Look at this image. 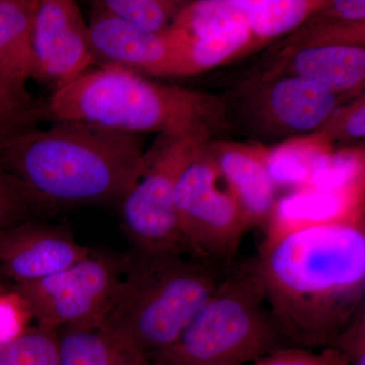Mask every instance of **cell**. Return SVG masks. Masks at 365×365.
<instances>
[{"mask_svg": "<svg viewBox=\"0 0 365 365\" xmlns=\"http://www.w3.org/2000/svg\"><path fill=\"white\" fill-rule=\"evenodd\" d=\"M283 339L332 347L364 307V222L319 223L269 239L257 259Z\"/></svg>", "mask_w": 365, "mask_h": 365, "instance_id": "1", "label": "cell"}, {"mask_svg": "<svg viewBox=\"0 0 365 365\" xmlns=\"http://www.w3.org/2000/svg\"><path fill=\"white\" fill-rule=\"evenodd\" d=\"M146 167L141 134L81 121L34 129L0 150V168L56 209L119 205Z\"/></svg>", "mask_w": 365, "mask_h": 365, "instance_id": "2", "label": "cell"}, {"mask_svg": "<svg viewBox=\"0 0 365 365\" xmlns=\"http://www.w3.org/2000/svg\"><path fill=\"white\" fill-rule=\"evenodd\" d=\"M46 103L53 122L207 139L230 131L225 96L165 85L119 67L91 68Z\"/></svg>", "mask_w": 365, "mask_h": 365, "instance_id": "3", "label": "cell"}, {"mask_svg": "<svg viewBox=\"0 0 365 365\" xmlns=\"http://www.w3.org/2000/svg\"><path fill=\"white\" fill-rule=\"evenodd\" d=\"M227 268L179 254L125 257L116 294L98 329L145 355L172 347Z\"/></svg>", "mask_w": 365, "mask_h": 365, "instance_id": "4", "label": "cell"}, {"mask_svg": "<svg viewBox=\"0 0 365 365\" xmlns=\"http://www.w3.org/2000/svg\"><path fill=\"white\" fill-rule=\"evenodd\" d=\"M258 261L227 268L215 292L158 365H249L284 347Z\"/></svg>", "mask_w": 365, "mask_h": 365, "instance_id": "5", "label": "cell"}, {"mask_svg": "<svg viewBox=\"0 0 365 365\" xmlns=\"http://www.w3.org/2000/svg\"><path fill=\"white\" fill-rule=\"evenodd\" d=\"M202 137L158 135L146 150L148 167L119 204L125 235L139 254L187 255L176 207L178 178L204 143Z\"/></svg>", "mask_w": 365, "mask_h": 365, "instance_id": "6", "label": "cell"}, {"mask_svg": "<svg viewBox=\"0 0 365 365\" xmlns=\"http://www.w3.org/2000/svg\"><path fill=\"white\" fill-rule=\"evenodd\" d=\"M223 96L230 131L237 127L255 138L282 141L318 131L351 100L317 81L292 76H254Z\"/></svg>", "mask_w": 365, "mask_h": 365, "instance_id": "7", "label": "cell"}, {"mask_svg": "<svg viewBox=\"0 0 365 365\" xmlns=\"http://www.w3.org/2000/svg\"><path fill=\"white\" fill-rule=\"evenodd\" d=\"M209 141L178 178L175 207L189 256L227 269L252 228L232 194L220 188Z\"/></svg>", "mask_w": 365, "mask_h": 365, "instance_id": "8", "label": "cell"}, {"mask_svg": "<svg viewBox=\"0 0 365 365\" xmlns=\"http://www.w3.org/2000/svg\"><path fill=\"white\" fill-rule=\"evenodd\" d=\"M124 258L93 253L76 265L28 284L11 285L26 302L36 325L98 328L124 270Z\"/></svg>", "mask_w": 365, "mask_h": 365, "instance_id": "9", "label": "cell"}, {"mask_svg": "<svg viewBox=\"0 0 365 365\" xmlns=\"http://www.w3.org/2000/svg\"><path fill=\"white\" fill-rule=\"evenodd\" d=\"M32 48V78L53 93L97 67L88 24L72 0L38 1Z\"/></svg>", "mask_w": 365, "mask_h": 365, "instance_id": "10", "label": "cell"}, {"mask_svg": "<svg viewBox=\"0 0 365 365\" xmlns=\"http://www.w3.org/2000/svg\"><path fill=\"white\" fill-rule=\"evenodd\" d=\"M88 24L97 67H119L146 78H182L176 29L145 32L95 6Z\"/></svg>", "mask_w": 365, "mask_h": 365, "instance_id": "11", "label": "cell"}, {"mask_svg": "<svg viewBox=\"0 0 365 365\" xmlns=\"http://www.w3.org/2000/svg\"><path fill=\"white\" fill-rule=\"evenodd\" d=\"M93 253L66 228L26 220L0 232V275L11 285L54 275Z\"/></svg>", "mask_w": 365, "mask_h": 365, "instance_id": "12", "label": "cell"}, {"mask_svg": "<svg viewBox=\"0 0 365 365\" xmlns=\"http://www.w3.org/2000/svg\"><path fill=\"white\" fill-rule=\"evenodd\" d=\"M208 148L220 179L239 204L250 227L268 225L277 203V188L264 162L262 143L218 138L209 141Z\"/></svg>", "mask_w": 365, "mask_h": 365, "instance_id": "13", "label": "cell"}, {"mask_svg": "<svg viewBox=\"0 0 365 365\" xmlns=\"http://www.w3.org/2000/svg\"><path fill=\"white\" fill-rule=\"evenodd\" d=\"M283 76L311 79L339 95L357 97L364 88V45L332 44L297 50L276 60L256 78Z\"/></svg>", "mask_w": 365, "mask_h": 365, "instance_id": "14", "label": "cell"}, {"mask_svg": "<svg viewBox=\"0 0 365 365\" xmlns=\"http://www.w3.org/2000/svg\"><path fill=\"white\" fill-rule=\"evenodd\" d=\"M364 194V186L337 192L294 190L277 200L269 222V239L319 223L361 222Z\"/></svg>", "mask_w": 365, "mask_h": 365, "instance_id": "15", "label": "cell"}, {"mask_svg": "<svg viewBox=\"0 0 365 365\" xmlns=\"http://www.w3.org/2000/svg\"><path fill=\"white\" fill-rule=\"evenodd\" d=\"M38 1L0 0V73L21 86L32 78V33Z\"/></svg>", "mask_w": 365, "mask_h": 365, "instance_id": "16", "label": "cell"}, {"mask_svg": "<svg viewBox=\"0 0 365 365\" xmlns=\"http://www.w3.org/2000/svg\"><path fill=\"white\" fill-rule=\"evenodd\" d=\"M57 343L59 365H151L143 353L98 328L60 329Z\"/></svg>", "mask_w": 365, "mask_h": 365, "instance_id": "17", "label": "cell"}, {"mask_svg": "<svg viewBox=\"0 0 365 365\" xmlns=\"http://www.w3.org/2000/svg\"><path fill=\"white\" fill-rule=\"evenodd\" d=\"M177 30L181 35L182 78L234 61L257 48L246 23L232 24L199 37Z\"/></svg>", "mask_w": 365, "mask_h": 365, "instance_id": "18", "label": "cell"}, {"mask_svg": "<svg viewBox=\"0 0 365 365\" xmlns=\"http://www.w3.org/2000/svg\"><path fill=\"white\" fill-rule=\"evenodd\" d=\"M334 148L319 133L292 137L273 148L262 144L264 162L276 188L307 186L314 170Z\"/></svg>", "mask_w": 365, "mask_h": 365, "instance_id": "19", "label": "cell"}, {"mask_svg": "<svg viewBox=\"0 0 365 365\" xmlns=\"http://www.w3.org/2000/svg\"><path fill=\"white\" fill-rule=\"evenodd\" d=\"M327 0H245V19L256 47L294 32Z\"/></svg>", "mask_w": 365, "mask_h": 365, "instance_id": "20", "label": "cell"}, {"mask_svg": "<svg viewBox=\"0 0 365 365\" xmlns=\"http://www.w3.org/2000/svg\"><path fill=\"white\" fill-rule=\"evenodd\" d=\"M47 120V103L0 73V150Z\"/></svg>", "mask_w": 365, "mask_h": 365, "instance_id": "21", "label": "cell"}, {"mask_svg": "<svg viewBox=\"0 0 365 365\" xmlns=\"http://www.w3.org/2000/svg\"><path fill=\"white\" fill-rule=\"evenodd\" d=\"M187 1L177 0H97L91 6L150 33L169 30Z\"/></svg>", "mask_w": 365, "mask_h": 365, "instance_id": "22", "label": "cell"}, {"mask_svg": "<svg viewBox=\"0 0 365 365\" xmlns=\"http://www.w3.org/2000/svg\"><path fill=\"white\" fill-rule=\"evenodd\" d=\"M360 186H364V150L352 146L327 155L302 189L337 192Z\"/></svg>", "mask_w": 365, "mask_h": 365, "instance_id": "23", "label": "cell"}, {"mask_svg": "<svg viewBox=\"0 0 365 365\" xmlns=\"http://www.w3.org/2000/svg\"><path fill=\"white\" fill-rule=\"evenodd\" d=\"M56 210L36 195L18 178L0 168V232Z\"/></svg>", "mask_w": 365, "mask_h": 365, "instance_id": "24", "label": "cell"}, {"mask_svg": "<svg viewBox=\"0 0 365 365\" xmlns=\"http://www.w3.org/2000/svg\"><path fill=\"white\" fill-rule=\"evenodd\" d=\"M0 365H59L57 331L38 325L0 345Z\"/></svg>", "mask_w": 365, "mask_h": 365, "instance_id": "25", "label": "cell"}, {"mask_svg": "<svg viewBox=\"0 0 365 365\" xmlns=\"http://www.w3.org/2000/svg\"><path fill=\"white\" fill-rule=\"evenodd\" d=\"M334 150L352 148L349 144L360 141L365 136V96L347 101L340 106L325 124L316 131Z\"/></svg>", "mask_w": 365, "mask_h": 365, "instance_id": "26", "label": "cell"}, {"mask_svg": "<svg viewBox=\"0 0 365 365\" xmlns=\"http://www.w3.org/2000/svg\"><path fill=\"white\" fill-rule=\"evenodd\" d=\"M34 321L30 309L11 285L0 289V345L20 337Z\"/></svg>", "mask_w": 365, "mask_h": 365, "instance_id": "27", "label": "cell"}, {"mask_svg": "<svg viewBox=\"0 0 365 365\" xmlns=\"http://www.w3.org/2000/svg\"><path fill=\"white\" fill-rule=\"evenodd\" d=\"M249 365H349L336 350L314 353L300 347H281Z\"/></svg>", "mask_w": 365, "mask_h": 365, "instance_id": "28", "label": "cell"}, {"mask_svg": "<svg viewBox=\"0 0 365 365\" xmlns=\"http://www.w3.org/2000/svg\"><path fill=\"white\" fill-rule=\"evenodd\" d=\"M331 349L339 353L349 365H365L364 307L340 334Z\"/></svg>", "mask_w": 365, "mask_h": 365, "instance_id": "29", "label": "cell"}, {"mask_svg": "<svg viewBox=\"0 0 365 365\" xmlns=\"http://www.w3.org/2000/svg\"><path fill=\"white\" fill-rule=\"evenodd\" d=\"M333 20L359 23L365 20L364 0H327L325 6L317 13Z\"/></svg>", "mask_w": 365, "mask_h": 365, "instance_id": "30", "label": "cell"}, {"mask_svg": "<svg viewBox=\"0 0 365 365\" xmlns=\"http://www.w3.org/2000/svg\"><path fill=\"white\" fill-rule=\"evenodd\" d=\"M6 287H7V285L4 284V279L1 277V275H0V289Z\"/></svg>", "mask_w": 365, "mask_h": 365, "instance_id": "31", "label": "cell"}]
</instances>
